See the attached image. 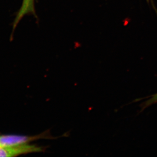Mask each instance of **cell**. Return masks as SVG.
<instances>
[{"label": "cell", "mask_w": 157, "mask_h": 157, "mask_svg": "<svg viewBox=\"0 0 157 157\" xmlns=\"http://www.w3.org/2000/svg\"><path fill=\"white\" fill-rule=\"evenodd\" d=\"M49 137L46 133H43L35 136L23 135H6L0 136V147H13L28 144L29 142L40 138Z\"/></svg>", "instance_id": "1"}, {"label": "cell", "mask_w": 157, "mask_h": 157, "mask_svg": "<svg viewBox=\"0 0 157 157\" xmlns=\"http://www.w3.org/2000/svg\"><path fill=\"white\" fill-rule=\"evenodd\" d=\"M43 151L41 147L29 144L16 147H0V157H14L29 153L40 152Z\"/></svg>", "instance_id": "2"}, {"label": "cell", "mask_w": 157, "mask_h": 157, "mask_svg": "<svg viewBox=\"0 0 157 157\" xmlns=\"http://www.w3.org/2000/svg\"><path fill=\"white\" fill-rule=\"evenodd\" d=\"M36 16L35 0H22V4L17 14L12 25V32H13L19 22L25 15Z\"/></svg>", "instance_id": "3"}, {"label": "cell", "mask_w": 157, "mask_h": 157, "mask_svg": "<svg viewBox=\"0 0 157 157\" xmlns=\"http://www.w3.org/2000/svg\"><path fill=\"white\" fill-rule=\"evenodd\" d=\"M157 103V93L155 95H153L151 96V98L147 101H145L142 104V109H144V108H147V107L149 106L150 105L153 104Z\"/></svg>", "instance_id": "4"}]
</instances>
